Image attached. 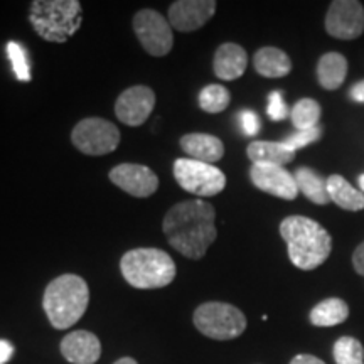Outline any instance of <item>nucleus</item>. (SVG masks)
Masks as SVG:
<instances>
[{
  "mask_svg": "<svg viewBox=\"0 0 364 364\" xmlns=\"http://www.w3.org/2000/svg\"><path fill=\"white\" fill-rule=\"evenodd\" d=\"M156 107V93L144 85L130 86L122 91L115 102V115L122 124L129 127H142L149 120Z\"/></svg>",
  "mask_w": 364,
  "mask_h": 364,
  "instance_id": "obj_11",
  "label": "nucleus"
},
{
  "mask_svg": "<svg viewBox=\"0 0 364 364\" xmlns=\"http://www.w3.org/2000/svg\"><path fill=\"white\" fill-rule=\"evenodd\" d=\"M132 26H134L140 46L150 56L162 58L171 53L174 46V34H172L169 21L162 14L152 9H144L135 14Z\"/></svg>",
  "mask_w": 364,
  "mask_h": 364,
  "instance_id": "obj_9",
  "label": "nucleus"
},
{
  "mask_svg": "<svg viewBox=\"0 0 364 364\" xmlns=\"http://www.w3.org/2000/svg\"><path fill=\"white\" fill-rule=\"evenodd\" d=\"M359 188H361V193L364 194V174L359 176Z\"/></svg>",
  "mask_w": 364,
  "mask_h": 364,
  "instance_id": "obj_36",
  "label": "nucleus"
},
{
  "mask_svg": "<svg viewBox=\"0 0 364 364\" xmlns=\"http://www.w3.org/2000/svg\"><path fill=\"white\" fill-rule=\"evenodd\" d=\"M295 182H297L299 193H302L309 201L318 206L331 203L329 193H327V179H322L316 171L309 169V167H300L295 171Z\"/></svg>",
  "mask_w": 364,
  "mask_h": 364,
  "instance_id": "obj_22",
  "label": "nucleus"
},
{
  "mask_svg": "<svg viewBox=\"0 0 364 364\" xmlns=\"http://www.w3.org/2000/svg\"><path fill=\"white\" fill-rule=\"evenodd\" d=\"M247 156L253 164H263V166H280L290 164L295 159V152L290 150L284 142H267V140H257L252 142L247 149Z\"/></svg>",
  "mask_w": 364,
  "mask_h": 364,
  "instance_id": "obj_19",
  "label": "nucleus"
},
{
  "mask_svg": "<svg viewBox=\"0 0 364 364\" xmlns=\"http://www.w3.org/2000/svg\"><path fill=\"white\" fill-rule=\"evenodd\" d=\"M348 75V59L341 53H326L317 63V81L324 90H338Z\"/></svg>",
  "mask_w": 364,
  "mask_h": 364,
  "instance_id": "obj_20",
  "label": "nucleus"
},
{
  "mask_svg": "<svg viewBox=\"0 0 364 364\" xmlns=\"http://www.w3.org/2000/svg\"><path fill=\"white\" fill-rule=\"evenodd\" d=\"M267 113L268 117H270V120L273 122H280L289 117V108H287V105L284 102V95H282V91H272V93L268 95Z\"/></svg>",
  "mask_w": 364,
  "mask_h": 364,
  "instance_id": "obj_29",
  "label": "nucleus"
},
{
  "mask_svg": "<svg viewBox=\"0 0 364 364\" xmlns=\"http://www.w3.org/2000/svg\"><path fill=\"white\" fill-rule=\"evenodd\" d=\"M120 272L127 284L140 290L162 289L176 279V263L164 250L135 248L120 260Z\"/></svg>",
  "mask_w": 364,
  "mask_h": 364,
  "instance_id": "obj_5",
  "label": "nucleus"
},
{
  "mask_svg": "<svg viewBox=\"0 0 364 364\" xmlns=\"http://www.w3.org/2000/svg\"><path fill=\"white\" fill-rule=\"evenodd\" d=\"M174 177L182 189L199 198L218 196L226 188V176L221 169L189 157L174 162Z\"/></svg>",
  "mask_w": 364,
  "mask_h": 364,
  "instance_id": "obj_7",
  "label": "nucleus"
},
{
  "mask_svg": "<svg viewBox=\"0 0 364 364\" xmlns=\"http://www.w3.org/2000/svg\"><path fill=\"white\" fill-rule=\"evenodd\" d=\"M108 177L117 188L134 198H150L159 189V177L156 172L140 164H120L113 167Z\"/></svg>",
  "mask_w": 364,
  "mask_h": 364,
  "instance_id": "obj_12",
  "label": "nucleus"
},
{
  "mask_svg": "<svg viewBox=\"0 0 364 364\" xmlns=\"http://www.w3.org/2000/svg\"><path fill=\"white\" fill-rule=\"evenodd\" d=\"M280 235L289 248V258L300 270H314L329 258V231L306 216H289L280 223Z\"/></svg>",
  "mask_w": 364,
  "mask_h": 364,
  "instance_id": "obj_2",
  "label": "nucleus"
},
{
  "mask_svg": "<svg viewBox=\"0 0 364 364\" xmlns=\"http://www.w3.org/2000/svg\"><path fill=\"white\" fill-rule=\"evenodd\" d=\"M90 304V289L75 273L59 275L46 287L43 307L54 329H70L85 316Z\"/></svg>",
  "mask_w": 364,
  "mask_h": 364,
  "instance_id": "obj_3",
  "label": "nucleus"
},
{
  "mask_svg": "<svg viewBox=\"0 0 364 364\" xmlns=\"http://www.w3.org/2000/svg\"><path fill=\"white\" fill-rule=\"evenodd\" d=\"M7 56L11 59L14 75L19 81H31V63L27 56L26 48L17 41H9L7 43Z\"/></svg>",
  "mask_w": 364,
  "mask_h": 364,
  "instance_id": "obj_27",
  "label": "nucleus"
},
{
  "mask_svg": "<svg viewBox=\"0 0 364 364\" xmlns=\"http://www.w3.org/2000/svg\"><path fill=\"white\" fill-rule=\"evenodd\" d=\"M248 66V54L240 44L225 43L216 49L213 70L220 80L233 81L245 75Z\"/></svg>",
  "mask_w": 364,
  "mask_h": 364,
  "instance_id": "obj_16",
  "label": "nucleus"
},
{
  "mask_svg": "<svg viewBox=\"0 0 364 364\" xmlns=\"http://www.w3.org/2000/svg\"><path fill=\"white\" fill-rule=\"evenodd\" d=\"M71 142L85 156H107L120 145V130L105 118L90 117L75 125Z\"/></svg>",
  "mask_w": 364,
  "mask_h": 364,
  "instance_id": "obj_8",
  "label": "nucleus"
},
{
  "mask_svg": "<svg viewBox=\"0 0 364 364\" xmlns=\"http://www.w3.org/2000/svg\"><path fill=\"white\" fill-rule=\"evenodd\" d=\"M250 179L263 193L275 196V198L294 201L299 196V188L295 177L280 166H263L253 164L250 169Z\"/></svg>",
  "mask_w": 364,
  "mask_h": 364,
  "instance_id": "obj_14",
  "label": "nucleus"
},
{
  "mask_svg": "<svg viewBox=\"0 0 364 364\" xmlns=\"http://www.w3.org/2000/svg\"><path fill=\"white\" fill-rule=\"evenodd\" d=\"M29 22L36 34L48 43H66L80 31L83 11L78 0H34Z\"/></svg>",
  "mask_w": 364,
  "mask_h": 364,
  "instance_id": "obj_4",
  "label": "nucleus"
},
{
  "mask_svg": "<svg viewBox=\"0 0 364 364\" xmlns=\"http://www.w3.org/2000/svg\"><path fill=\"white\" fill-rule=\"evenodd\" d=\"M253 66L263 78H284L292 71L289 54L273 46H265L255 53Z\"/></svg>",
  "mask_w": 364,
  "mask_h": 364,
  "instance_id": "obj_18",
  "label": "nucleus"
},
{
  "mask_svg": "<svg viewBox=\"0 0 364 364\" xmlns=\"http://www.w3.org/2000/svg\"><path fill=\"white\" fill-rule=\"evenodd\" d=\"M353 265H354V270H356L361 277H364V241L356 250H354Z\"/></svg>",
  "mask_w": 364,
  "mask_h": 364,
  "instance_id": "obj_31",
  "label": "nucleus"
},
{
  "mask_svg": "<svg viewBox=\"0 0 364 364\" xmlns=\"http://www.w3.org/2000/svg\"><path fill=\"white\" fill-rule=\"evenodd\" d=\"M290 364H326L322 359H318L316 356H312V354H299V356H295Z\"/></svg>",
  "mask_w": 364,
  "mask_h": 364,
  "instance_id": "obj_34",
  "label": "nucleus"
},
{
  "mask_svg": "<svg viewBox=\"0 0 364 364\" xmlns=\"http://www.w3.org/2000/svg\"><path fill=\"white\" fill-rule=\"evenodd\" d=\"M216 211L203 199H191L172 206L162 221L164 235L176 252L189 260H201L218 238Z\"/></svg>",
  "mask_w": 364,
  "mask_h": 364,
  "instance_id": "obj_1",
  "label": "nucleus"
},
{
  "mask_svg": "<svg viewBox=\"0 0 364 364\" xmlns=\"http://www.w3.org/2000/svg\"><path fill=\"white\" fill-rule=\"evenodd\" d=\"M14 356V344L7 339H0V364H7Z\"/></svg>",
  "mask_w": 364,
  "mask_h": 364,
  "instance_id": "obj_32",
  "label": "nucleus"
},
{
  "mask_svg": "<svg viewBox=\"0 0 364 364\" xmlns=\"http://www.w3.org/2000/svg\"><path fill=\"white\" fill-rule=\"evenodd\" d=\"M349 97H351L353 102L364 103V80L358 81L356 85H353L351 91H349Z\"/></svg>",
  "mask_w": 364,
  "mask_h": 364,
  "instance_id": "obj_33",
  "label": "nucleus"
},
{
  "mask_svg": "<svg viewBox=\"0 0 364 364\" xmlns=\"http://www.w3.org/2000/svg\"><path fill=\"white\" fill-rule=\"evenodd\" d=\"M196 329L215 341L240 338L247 329V317L238 307L226 302H206L194 311Z\"/></svg>",
  "mask_w": 364,
  "mask_h": 364,
  "instance_id": "obj_6",
  "label": "nucleus"
},
{
  "mask_svg": "<svg viewBox=\"0 0 364 364\" xmlns=\"http://www.w3.org/2000/svg\"><path fill=\"white\" fill-rule=\"evenodd\" d=\"M215 0H177L169 7V24L181 33H194L216 14Z\"/></svg>",
  "mask_w": 364,
  "mask_h": 364,
  "instance_id": "obj_13",
  "label": "nucleus"
},
{
  "mask_svg": "<svg viewBox=\"0 0 364 364\" xmlns=\"http://www.w3.org/2000/svg\"><path fill=\"white\" fill-rule=\"evenodd\" d=\"M322 136V127L317 125L314 129L309 130H297L295 134H292L290 136H287L284 140V144L294 152H297L299 149L306 147V145H311L314 142H317L318 139Z\"/></svg>",
  "mask_w": 364,
  "mask_h": 364,
  "instance_id": "obj_28",
  "label": "nucleus"
},
{
  "mask_svg": "<svg viewBox=\"0 0 364 364\" xmlns=\"http://www.w3.org/2000/svg\"><path fill=\"white\" fill-rule=\"evenodd\" d=\"M240 125L245 135L255 136L260 132V118L252 110L240 112Z\"/></svg>",
  "mask_w": 364,
  "mask_h": 364,
  "instance_id": "obj_30",
  "label": "nucleus"
},
{
  "mask_svg": "<svg viewBox=\"0 0 364 364\" xmlns=\"http://www.w3.org/2000/svg\"><path fill=\"white\" fill-rule=\"evenodd\" d=\"M113 364H139V363H136L134 358H122V359H118V361H115Z\"/></svg>",
  "mask_w": 364,
  "mask_h": 364,
  "instance_id": "obj_35",
  "label": "nucleus"
},
{
  "mask_svg": "<svg viewBox=\"0 0 364 364\" xmlns=\"http://www.w3.org/2000/svg\"><path fill=\"white\" fill-rule=\"evenodd\" d=\"M349 317V306L343 299L332 297L318 302L309 314V318L317 327H332L343 324Z\"/></svg>",
  "mask_w": 364,
  "mask_h": 364,
  "instance_id": "obj_23",
  "label": "nucleus"
},
{
  "mask_svg": "<svg viewBox=\"0 0 364 364\" xmlns=\"http://www.w3.org/2000/svg\"><path fill=\"white\" fill-rule=\"evenodd\" d=\"M181 149L194 161L213 164L225 156V145L218 136L211 134H186L181 136Z\"/></svg>",
  "mask_w": 364,
  "mask_h": 364,
  "instance_id": "obj_17",
  "label": "nucleus"
},
{
  "mask_svg": "<svg viewBox=\"0 0 364 364\" xmlns=\"http://www.w3.org/2000/svg\"><path fill=\"white\" fill-rule=\"evenodd\" d=\"M321 113L322 108L316 100L302 98L294 105L290 118H292V124L297 130H309L318 125Z\"/></svg>",
  "mask_w": 364,
  "mask_h": 364,
  "instance_id": "obj_24",
  "label": "nucleus"
},
{
  "mask_svg": "<svg viewBox=\"0 0 364 364\" xmlns=\"http://www.w3.org/2000/svg\"><path fill=\"white\" fill-rule=\"evenodd\" d=\"M327 193H329L331 201H334L346 211H361L364 209V194L353 188L343 176L332 174L327 179Z\"/></svg>",
  "mask_w": 364,
  "mask_h": 364,
  "instance_id": "obj_21",
  "label": "nucleus"
},
{
  "mask_svg": "<svg viewBox=\"0 0 364 364\" xmlns=\"http://www.w3.org/2000/svg\"><path fill=\"white\" fill-rule=\"evenodd\" d=\"M199 107H201L203 112L211 113V115H216V113L225 112L228 105L231 102V95L225 86L221 85H208L204 86L199 93Z\"/></svg>",
  "mask_w": 364,
  "mask_h": 364,
  "instance_id": "obj_25",
  "label": "nucleus"
},
{
  "mask_svg": "<svg viewBox=\"0 0 364 364\" xmlns=\"http://www.w3.org/2000/svg\"><path fill=\"white\" fill-rule=\"evenodd\" d=\"M63 358L71 364H95L102 356V343L93 332L75 331L61 341Z\"/></svg>",
  "mask_w": 364,
  "mask_h": 364,
  "instance_id": "obj_15",
  "label": "nucleus"
},
{
  "mask_svg": "<svg viewBox=\"0 0 364 364\" xmlns=\"http://www.w3.org/2000/svg\"><path fill=\"white\" fill-rule=\"evenodd\" d=\"M327 34L336 39L353 41L364 33V7L358 0H336L326 16Z\"/></svg>",
  "mask_w": 364,
  "mask_h": 364,
  "instance_id": "obj_10",
  "label": "nucleus"
},
{
  "mask_svg": "<svg viewBox=\"0 0 364 364\" xmlns=\"http://www.w3.org/2000/svg\"><path fill=\"white\" fill-rule=\"evenodd\" d=\"M336 364H364V348L356 338L343 336L334 344Z\"/></svg>",
  "mask_w": 364,
  "mask_h": 364,
  "instance_id": "obj_26",
  "label": "nucleus"
}]
</instances>
